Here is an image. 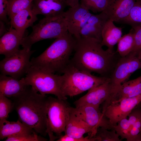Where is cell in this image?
Returning a JSON list of instances; mask_svg holds the SVG:
<instances>
[{
    "mask_svg": "<svg viewBox=\"0 0 141 141\" xmlns=\"http://www.w3.org/2000/svg\"><path fill=\"white\" fill-rule=\"evenodd\" d=\"M103 46L98 40L80 37L76 39L70 63L79 70L110 78L121 57L116 52L104 50Z\"/></svg>",
    "mask_w": 141,
    "mask_h": 141,
    "instance_id": "1",
    "label": "cell"
},
{
    "mask_svg": "<svg viewBox=\"0 0 141 141\" xmlns=\"http://www.w3.org/2000/svg\"><path fill=\"white\" fill-rule=\"evenodd\" d=\"M27 86L21 92L12 97L14 109L19 120L33 129L37 133L45 136L46 132V95L38 93L31 87Z\"/></svg>",
    "mask_w": 141,
    "mask_h": 141,
    "instance_id": "2",
    "label": "cell"
},
{
    "mask_svg": "<svg viewBox=\"0 0 141 141\" xmlns=\"http://www.w3.org/2000/svg\"><path fill=\"white\" fill-rule=\"evenodd\" d=\"M76 42V39L68 32L56 38L39 55L32 58L31 66L51 73H63L70 63Z\"/></svg>",
    "mask_w": 141,
    "mask_h": 141,
    "instance_id": "3",
    "label": "cell"
},
{
    "mask_svg": "<svg viewBox=\"0 0 141 141\" xmlns=\"http://www.w3.org/2000/svg\"><path fill=\"white\" fill-rule=\"evenodd\" d=\"M62 75L61 90L65 96L72 97L110 80L79 70L70 63Z\"/></svg>",
    "mask_w": 141,
    "mask_h": 141,
    "instance_id": "4",
    "label": "cell"
},
{
    "mask_svg": "<svg viewBox=\"0 0 141 141\" xmlns=\"http://www.w3.org/2000/svg\"><path fill=\"white\" fill-rule=\"evenodd\" d=\"M71 107L66 100L51 96L47 97L46 132L49 141L56 140L64 132L69 119Z\"/></svg>",
    "mask_w": 141,
    "mask_h": 141,
    "instance_id": "5",
    "label": "cell"
},
{
    "mask_svg": "<svg viewBox=\"0 0 141 141\" xmlns=\"http://www.w3.org/2000/svg\"><path fill=\"white\" fill-rule=\"evenodd\" d=\"M68 32L67 23L63 17L44 18L32 27L29 35L22 39L21 45L23 48L31 49L32 45L40 41L57 38Z\"/></svg>",
    "mask_w": 141,
    "mask_h": 141,
    "instance_id": "6",
    "label": "cell"
},
{
    "mask_svg": "<svg viewBox=\"0 0 141 141\" xmlns=\"http://www.w3.org/2000/svg\"><path fill=\"white\" fill-rule=\"evenodd\" d=\"M22 78L26 85L30 86L42 95L50 94L60 99H67L61 90L62 75L31 66Z\"/></svg>",
    "mask_w": 141,
    "mask_h": 141,
    "instance_id": "7",
    "label": "cell"
},
{
    "mask_svg": "<svg viewBox=\"0 0 141 141\" xmlns=\"http://www.w3.org/2000/svg\"><path fill=\"white\" fill-rule=\"evenodd\" d=\"M34 50L23 48L0 61L1 74L20 79L31 67L30 57Z\"/></svg>",
    "mask_w": 141,
    "mask_h": 141,
    "instance_id": "8",
    "label": "cell"
},
{
    "mask_svg": "<svg viewBox=\"0 0 141 141\" xmlns=\"http://www.w3.org/2000/svg\"><path fill=\"white\" fill-rule=\"evenodd\" d=\"M141 68V55L131 52L120 57L110 78L114 95L121 85L127 81L135 71Z\"/></svg>",
    "mask_w": 141,
    "mask_h": 141,
    "instance_id": "9",
    "label": "cell"
},
{
    "mask_svg": "<svg viewBox=\"0 0 141 141\" xmlns=\"http://www.w3.org/2000/svg\"><path fill=\"white\" fill-rule=\"evenodd\" d=\"M70 110L91 127L92 137L95 135L99 127H103L108 130L114 129L113 126L101 111L99 107L85 105L75 108L71 107Z\"/></svg>",
    "mask_w": 141,
    "mask_h": 141,
    "instance_id": "10",
    "label": "cell"
},
{
    "mask_svg": "<svg viewBox=\"0 0 141 141\" xmlns=\"http://www.w3.org/2000/svg\"><path fill=\"white\" fill-rule=\"evenodd\" d=\"M114 96L110 80L90 89L86 94L74 103L76 107L89 105L99 107L102 103L103 106L105 107L110 102Z\"/></svg>",
    "mask_w": 141,
    "mask_h": 141,
    "instance_id": "11",
    "label": "cell"
},
{
    "mask_svg": "<svg viewBox=\"0 0 141 141\" xmlns=\"http://www.w3.org/2000/svg\"><path fill=\"white\" fill-rule=\"evenodd\" d=\"M141 102V95L137 96L124 98L116 102H112L102 112L111 125H116L122 119L126 118L132 110Z\"/></svg>",
    "mask_w": 141,
    "mask_h": 141,
    "instance_id": "12",
    "label": "cell"
},
{
    "mask_svg": "<svg viewBox=\"0 0 141 141\" xmlns=\"http://www.w3.org/2000/svg\"><path fill=\"white\" fill-rule=\"evenodd\" d=\"M92 14L89 10L80 3L70 7L64 11L63 15L68 32L76 39L80 38V31Z\"/></svg>",
    "mask_w": 141,
    "mask_h": 141,
    "instance_id": "13",
    "label": "cell"
},
{
    "mask_svg": "<svg viewBox=\"0 0 141 141\" xmlns=\"http://www.w3.org/2000/svg\"><path fill=\"white\" fill-rule=\"evenodd\" d=\"M67 6L65 0H34L32 4L35 14L42 15L47 18L63 17Z\"/></svg>",
    "mask_w": 141,
    "mask_h": 141,
    "instance_id": "14",
    "label": "cell"
},
{
    "mask_svg": "<svg viewBox=\"0 0 141 141\" xmlns=\"http://www.w3.org/2000/svg\"><path fill=\"white\" fill-rule=\"evenodd\" d=\"M136 0H107L104 11L108 19L120 23L129 14Z\"/></svg>",
    "mask_w": 141,
    "mask_h": 141,
    "instance_id": "15",
    "label": "cell"
},
{
    "mask_svg": "<svg viewBox=\"0 0 141 141\" xmlns=\"http://www.w3.org/2000/svg\"><path fill=\"white\" fill-rule=\"evenodd\" d=\"M108 19L104 11L96 15L92 14L80 31L81 37L93 38L102 41V31Z\"/></svg>",
    "mask_w": 141,
    "mask_h": 141,
    "instance_id": "16",
    "label": "cell"
},
{
    "mask_svg": "<svg viewBox=\"0 0 141 141\" xmlns=\"http://www.w3.org/2000/svg\"><path fill=\"white\" fill-rule=\"evenodd\" d=\"M32 4L14 15L10 19L11 27L23 38L25 37L24 34L26 30L32 26L38 19L37 15L32 11Z\"/></svg>",
    "mask_w": 141,
    "mask_h": 141,
    "instance_id": "17",
    "label": "cell"
},
{
    "mask_svg": "<svg viewBox=\"0 0 141 141\" xmlns=\"http://www.w3.org/2000/svg\"><path fill=\"white\" fill-rule=\"evenodd\" d=\"M23 38L11 27L8 31L1 37L0 54L8 57L14 54L19 49Z\"/></svg>",
    "mask_w": 141,
    "mask_h": 141,
    "instance_id": "18",
    "label": "cell"
},
{
    "mask_svg": "<svg viewBox=\"0 0 141 141\" xmlns=\"http://www.w3.org/2000/svg\"><path fill=\"white\" fill-rule=\"evenodd\" d=\"M64 132L65 134L75 138H82L87 133L90 138L92 137V130L91 127L75 115L70 109L69 119Z\"/></svg>",
    "mask_w": 141,
    "mask_h": 141,
    "instance_id": "19",
    "label": "cell"
},
{
    "mask_svg": "<svg viewBox=\"0 0 141 141\" xmlns=\"http://www.w3.org/2000/svg\"><path fill=\"white\" fill-rule=\"evenodd\" d=\"M28 86L25 83L22 78L18 79L10 76L1 74L0 75V94L8 98L16 96Z\"/></svg>",
    "mask_w": 141,
    "mask_h": 141,
    "instance_id": "20",
    "label": "cell"
},
{
    "mask_svg": "<svg viewBox=\"0 0 141 141\" xmlns=\"http://www.w3.org/2000/svg\"><path fill=\"white\" fill-rule=\"evenodd\" d=\"M122 28L116 27L112 20L108 19L105 23L102 32L101 44L107 46L111 51H114V45L122 37Z\"/></svg>",
    "mask_w": 141,
    "mask_h": 141,
    "instance_id": "21",
    "label": "cell"
},
{
    "mask_svg": "<svg viewBox=\"0 0 141 141\" xmlns=\"http://www.w3.org/2000/svg\"><path fill=\"white\" fill-rule=\"evenodd\" d=\"M35 132L19 120L14 122L9 121L5 119L0 120V140L13 135Z\"/></svg>",
    "mask_w": 141,
    "mask_h": 141,
    "instance_id": "22",
    "label": "cell"
},
{
    "mask_svg": "<svg viewBox=\"0 0 141 141\" xmlns=\"http://www.w3.org/2000/svg\"><path fill=\"white\" fill-rule=\"evenodd\" d=\"M140 95L141 75L136 79L123 83L119 87L111 102H118L124 98L135 97Z\"/></svg>",
    "mask_w": 141,
    "mask_h": 141,
    "instance_id": "23",
    "label": "cell"
},
{
    "mask_svg": "<svg viewBox=\"0 0 141 141\" xmlns=\"http://www.w3.org/2000/svg\"><path fill=\"white\" fill-rule=\"evenodd\" d=\"M130 133L127 141H141V102L128 115Z\"/></svg>",
    "mask_w": 141,
    "mask_h": 141,
    "instance_id": "24",
    "label": "cell"
},
{
    "mask_svg": "<svg viewBox=\"0 0 141 141\" xmlns=\"http://www.w3.org/2000/svg\"><path fill=\"white\" fill-rule=\"evenodd\" d=\"M116 52L121 57H124L132 50L134 44V32L132 28L127 34L121 37L118 43Z\"/></svg>",
    "mask_w": 141,
    "mask_h": 141,
    "instance_id": "25",
    "label": "cell"
},
{
    "mask_svg": "<svg viewBox=\"0 0 141 141\" xmlns=\"http://www.w3.org/2000/svg\"><path fill=\"white\" fill-rule=\"evenodd\" d=\"M120 23L128 25L132 28L141 26V0H136L129 14Z\"/></svg>",
    "mask_w": 141,
    "mask_h": 141,
    "instance_id": "26",
    "label": "cell"
},
{
    "mask_svg": "<svg viewBox=\"0 0 141 141\" xmlns=\"http://www.w3.org/2000/svg\"><path fill=\"white\" fill-rule=\"evenodd\" d=\"M34 0H8V16L9 19L28 7Z\"/></svg>",
    "mask_w": 141,
    "mask_h": 141,
    "instance_id": "27",
    "label": "cell"
},
{
    "mask_svg": "<svg viewBox=\"0 0 141 141\" xmlns=\"http://www.w3.org/2000/svg\"><path fill=\"white\" fill-rule=\"evenodd\" d=\"M115 130L113 129L110 131L104 128H98L95 135L93 137L97 141H121V139Z\"/></svg>",
    "mask_w": 141,
    "mask_h": 141,
    "instance_id": "28",
    "label": "cell"
},
{
    "mask_svg": "<svg viewBox=\"0 0 141 141\" xmlns=\"http://www.w3.org/2000/svg\"><path fill=\"white\" fill-rule=\"evenodd\" d=\"M80 3L90 11L95 13L101 12L105 9L107 0H80Z\"/></svg>",
    "mask_w": 141,
    "mask_h": 141,
    "instance_id": "29",
    "label": "cell"
},
{
    "mask_svg": "<svg viewBox=\"0 0 141 141\" xmlns=\"http://www.w3.org/2000/svg\"><path fill=\"white\" fill-rule=\"evenodd\" d=\"M48 139L38 136L35 132L31 133H23L11 136L7 138L5 141H40Z\"/></svg>",
    "mask_w": 141,
    "mask_h": 141,
    "instance_id": "30",
    "label": "cell"
},
{
    "mask_svg": "<svg viewBox=\"0 0 141 141\" xmlns=\"http://www.w3.org/2000/svg\"><path fill=\"white\" fill-rule=\"evenodd\" d=\"M13 109V101L0 94V120L7 119L9 114Z\"/></svg>",
    "mask_w": 141,
    "mask_h": 141,
    "instance_id": "31",
    "label": "cell"
},
{
    "mask_svg": "<svg viewBox=\"0 0 141 141\" xmlns=\"http://www.w3.org/2000/svg\"><path fill=\"white\" fill-rule=\"evenodd\" d=\"M132 28L134 31V44L131 52H136L141 55V26Z\"/></svg>",
    "mask_w": 141,
    "mask_h": 141,
    "instance_id": "32",
    "label": "cell"
},
{
    "mask_svg": "<svg viewBox=\"0 0 141 141\" xmlns=\"http://www.w3.org/2000/svg\"><path fill=\"white\" fill-rule=\"evenodd\" d=\"M8 0H0V20L6 24H10L8 19Z\"/></svg>",
    "mask_w": 141,
    "mask_h": 141,
    "instance_id": "33",
    "label": "cell"
},
{
    "mask_svg": "<svg viewBox=\"0 0 141 141\" xmlns=\"http://www.w3.org/2000/svg\"><path fill=\"white\" fill-rule=\"evenodd\" d=\"M56 141H97L96 139L93 137L90 138L88 136L85 137H84L80 138H75L66 134L62 135L58 139H57Z\"/></svg>",
    "mask_w": 141,
    "mask_h": 141,
    "instance_id": "34",
    "label": "cell"
},
{
    "mask_svg": "<svg viewBox=\"0 0 141 141\" xmlns=\"http://www.w3.org/2000/svg\"><path fill=\"white\" fill-rule=\"evenodd\" d=\"M5 23L3 21L0 20V36L1 37L7 31L5 26Z\"/></svg>",
    "mask_w": 141,
    "mask_h": 141,
    "instance_id": "35",
    "label": "cell"
},
{
    "mask_svg": "<svg viewBox=\"0 0 141 141\" xmlns=\"http://www.w3.org/2000/svg\"><path fill=\"white\" fill-rule=\"evenodd\" d=\"M68 6L73 7L78 5L80 0H65Z\"/></svg>",
    "mask_w": 141,
    "mask_h": 141,
    "instance_id": "36",
    "label": "cell"
}]
</instances>
